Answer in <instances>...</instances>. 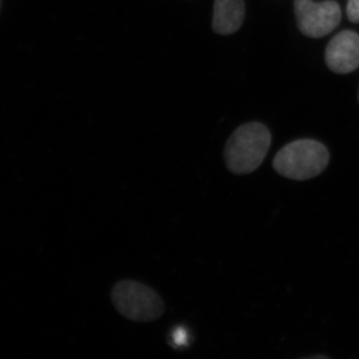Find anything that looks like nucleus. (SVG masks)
I'll return each instance as SVG.
<instances>
[{"label":"nucleus","instance_id":"nucleus-7","mask_svg":"<svg viewBox=\"0 0 359 359\" xmlns=\"http://www.w3.org/2000/svg\"><path fill=\"white\" fill-rule=\"evenodd\" d=\"M346 13L351 22L359 23V0H348Z\"/></svg>","mask_w":359,"mask_h":359},{"label":"nucleus","instance_id":"nucleus-3","mask_svg":"<svg viewBox=\"0 0 359 359\" xmlns=\"http://www.w3.org/2000/svg\"><path fill=\"white\" fill-rule=\"evenodd\" d=\"M113 306L127 320L150 323L160 318L165 304L159 294L148 285L125 280L116 283L111 292Z\"/></svg>","mask_w":359,"mask_h":359},{"label":"nucleus","instance_id":"nucleus-1","mask_svg":"<svg viewBox=\"0 0 359 359\" xmlns=\"http://www.w3.org/2000/svg\"><path fill=\"white\" fill-rule=\"evenodd\" d=\"M271 144V132L262 123L242 125L231 134L224 146L226 168L235 175L252 173L266 159Z\"/></svg>","mask_w":359,"mask_h":359},{"label":"nucleus","instance_id":"nucleus-4","mask_svg":"<svg viewBox=\"0 0 359 359\" xmlns=\"http://www.w3.org/2000/svg\"><path fill=\"white\" fill-rule=\"evenodd\" d=\"M294 14L297 27L311 39L325 36L339 26L341 11L332 0L316 4L313 0H295Z\"/></svg>","mask_w":359,"mask_h":359},{"label":"nucleus","instance_id":"nucleus-5","mask_svg":"<svg viewBox=\"0 0 359 359\" xmlns=\"http://www.w3.org/2000/svg\"><path fill=\"white\" fill-rule=\"evenodd\" d=\"M325 62L330 70L347 74L359 66V35L346 30L335 35L325 49Z\"/></svg>","mask_w":359,"mask_h":359},{"label":"nucleus","instance_id":"nucleus-9","mask_svg":"<svg viewBox=\"0 0 359 359\" xmlns=\"http://www.w3.org/2000/svg\"><path fill=\"white\" fill-rule=\"evenodd\" d=\"M358 100H359V93H358Z\"/></svg>","mask_w":359,"mask_h":359},{"label":"nucleus","instance_id":"nucleus-8","mask_svg":"<svg viewBox=\"0 0 359 359\" xmlns=\"http://www.w3.org/2000/svg\"><path fill=\"white\" fill-rule=\"evenodd\" d=\"M309 358V359H321V358H325V359H328L330 358H328V356L327 355H313V356H308V358Z\"/></svg>","mask_w":359,"mask_h":359},{"label":"nucleus","instance_id":"nucleus-2","mask_svg":"<svg viewBox=\"0 0 359 359\" xmlns=\"http://www.w3.org/2000/svg\"><path fill=\"white\" fill-rule=\"evenodd\" d=\"M330 152L320 142L299 139L283 146L273 158V167L283 178L306 181L323 173L330 163Z\"/></svg>","mask_w":359,"mask_h":359},{"label":"nucleus","instance_id":"nucleus-6","mask_svg":"<svg viewBox=\"0 0 359 359\" xmlns=\"http://www.w3.org/2000/svg\"><path fill=\"white\" fill-rule=\"evenodd\" d=\"M245 18L244 0H216L212 16V29L218 34L237 32Z\"/></svg>","mask_w":359,"mask_h":359}]
</instances>
